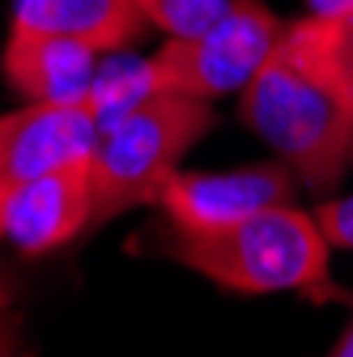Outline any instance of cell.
I'll list each match as a JSON object with an SVG mask.
<instances>
[{
  "mask_svg": "<svg viewBox=\"0 0 353 357\" xmlns=\"http://www.w3.org/2000/svg\"><path fill=\"white\" fill-rule=\"evenodd\" d=\"M94 221V174L90 166H68L52 174L17 178L0 204V238L26 255H47L73 243Z\"/></svg>",
  "mask_w": 353,
  "mask_h": 357,
  "instance_id": "7",
  "label": "cell"
},
{
  "mask_svg": "<svg viewBox=\"0 0 353 357\" xmlns=\"http://www.w3.org/2000/svg\"><path fill=\"white\" fill-rule=\"evenodd\" d=\"M285 34V22L264 0H230L213 30L166 38L145 60L149 94H188L200 102L243 94Z\"/></svg>",
  "mask_w": 353,
  "mask_h": 357,
  "instance_id": "4",
  "label": "cell"
},
{
  "mask_svg": "<svg viewBox=\"0 0 353 357\" xmlns=\"http://www.w3.org/2000/svg\"><path fill=\"white\" fill-rule=\"evenodd\" d=\"M239 115L302 188L324 200L353 166V85L332 56L328 17L285 22V34L239 94Z\"/></svg>",
  "mask_w": 353,
  "mask_h": 357,
  "instance_id": "1",
  "label": "cell"
},
{
  "mask_svg": "<svg viewBox=\"0 0 353 357\" xmlns=\"http://www.w3.org/2000/svg\"><path fill=\"white\" fill-rule=\"evenodd\" d=\"M166 251L183 268L234 294H302L320 302L340 298L332 285V243L324 238L315 213L294 204H273L204 234L174 230Z\"/></svg>",
  "mask_w": 353,
  "mask_h": 357,
  "instance_id": "2",
  "label": "cell"
},
{
  "mask_svg": "<svg viewBox=\"0 0 353 357\" xmlns=\"http://www.w3.org/2000/svg\"><path fill=\"white\" fill-rule=\"evenodd\" d=\"M103 137V111L94 98L81 102H26L0 115V170L9 183L68 166H90Z\"/></svg>",
  "mask_w": 353,
  "mask_h": 357,
  "instance_id": "6",
  "label": "cell"
},
{
  "mask_svg": "<svg viewBox=\"0 0 353 357\" xmlns=\"http://www.w3.org/2000/svg\"><path fill=\"white\" fill-rule=\"evenodd\" d=\"M0 315H5V281H0Z\"/></svg>",
  "mask_w": 353,
  "mask_h": 357,
  "instance_id": "17",
  "label": "cell"
},
{
  "mask_svg": "<svg viewBox=\"0 0 353 357\" xmlns=\"http://www.w3.org/2000/svg\"><path fill=\"white\" fill-rule=\"evenodd\" d=\"M0 357H26V344H22V324L0 315Z\"/></svg>",
  "mask_w": 353,
  "mask_h": 357,
  "instance_id": "13",
  "label": "cell"
},
{
  "mask_svg": "<svg viewBox=\"0 0 353 357\" xmlns=\"http://www.w3.org/2000/svg\"><path fill=\"white\" fill-rule=\"evenodd\" d=\"M230 0H141V13L166 38H196L222 22Z\"/></svg>",
  "mask_w": 353,
  "mask_h": 357,
  "instance_id": "10",
  "label": "cell"
},
{
  "mask_svg": "<svg viewBox=\"0 0 353 357\" xmlns=\"http://www.w3.org/2000/svg\"><path fill=\"white\" fill-rule=\"evenodd\" d=\"M328 30H332V56H336L340 73L353 85V17H345V22H332L328 17Z\"/></svg>",
  "mask_w": 353,
  "mask_h": 357,
  "instance_id": "12",
  "label": "cell"
},
{
  "mask_svg": "<svg viewBox=\"0 0 353 357\" xmlns=\"http://www.w3.org/2000/svg\"><path fill=\"white\" fill-rule=\"evenodd\" d=\"M328 357H353V319H349V328L340 332V340L328 349Z\"/></svg>",
  "mask_w": 353,
  "mask_h": 357,
  "instance_id": "15",
  "label": "cell"
},
{
  "mask_svg": "<svg viewBox=\"0 0 353 357\" xmlns=\"http://www.w3.org/2000/svg\"><path fill=\"white\" fill-rule=\"evenodd\" d=\"M103 60V52L77 38L13 26L0 56V73L26 102H81L94 94Z\"/></svg>",
  "mask_w": 353,
  "mask_h": 357,
  "instance_id": "8",
  "label": "cell"
},
{
  "mask_svg": "<svg viewBox=\"0 0 353 357\" xmlns=\"http://www.w3.org/2000/svg\"><path fill=\"white\" fill-rule=\"evenodd\" d=\"M294 170L285 162H251L239 170H174L158 196V208L174 230L204 234L247 221L273 204H290Z\"/></svg>",
  "mask_w": 353,
  "mask_h": 357,
  "instance_id": "5",
  "label": "cell"
},
{
  "mask_svg": "<svg viewBox=\"0 0 353 357\" xmlns=\"http://www.w3.org/2000/svg\"><path fill=\"white\" fill-rule=\"evenodd\" d=\"M306 13H311V17L345 22V17H353V0H306Z\"/></svg>",
  "mask_w": 353,
  "mask_h": 357,
  "instance_id": "14",
  "label": "cell"
},
{
  "mask_svg": "<svg viewBox=\"0 0 353 357\" xmlns=\"http://www.w3.org/2000/svg\"><path fill=\"white\" fill-rule=\"evenodd\" d=\"M315 221H320L324 238H328L336 251H353V192H349V196H328V200H320Z\"/></svg>",
  "mask_w": 353,
  "mask_h": 357,
  "instance_id": "11",
  "label": "cell"
},
{
  "mask_svg": "<svg viewBox=\"0 0 353 357\" xmlns=\"http://www.w3.org/2000/svg\"><path fill=\"white\" fill-rule=\"evenodd\" d=\"M5 192H9V178H5V170H0V204H5Z\"/></svg>",
  "mask_w": 353,
  "mask_h": 357,
  "instance_id": "16",
  "label": "cell"
},
{
  "mask_svg": "<svg viewBox=\"0 0 353 357\" xmlns=\"http://www.w3.org/2000/svg\"><path fill=\"white\" fill-rule=\"evenodd\" d=\"M217 123L213 102L188 94H145L103 119V137L90 162L94 221L107 226L119 213L158 204L166 178L179 170L188 149Z\"/></svg>",
  "mask_w": 353,
  "mask_h": 357,
  "instance_id": "3",
  "label": "cell"
},
{
  "mask_svg": "<svg viewBox=\"0 0 353 357\" xmlns=\"http://www.w3.org/2000/svg\"><path fill=\"white\" fill-rule=\"evenodd\" d=\"M13 26L64 34L115 56L149 30V17L141 13V0H13Z\"/></svg>",
  "mask_w": 353,
  "mask_h": 357,
  "instance_id": "9",
  "label": "cell"
}]
</instances>
